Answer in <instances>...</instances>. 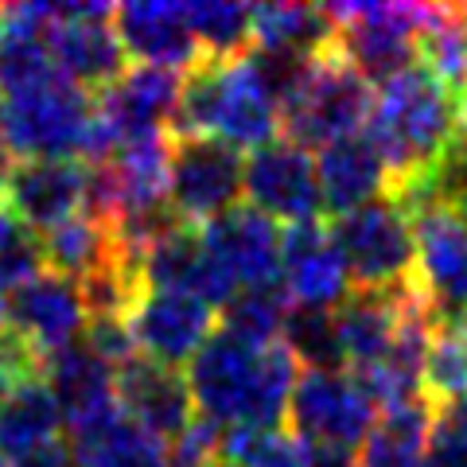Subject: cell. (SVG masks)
Listing matches in <instances>:
<instances>
[{
    "mask_svg": "<svg viewBox=\"0 0 467 467\" xmlns=\"http://www.w3.org/2000/svg\"><path fill=\"white\" fill-rule=\"evenodd\" d=\"M288 308H292V300L285 296L281 285L242 288L223 308V331L250 347H273L285 335Z\"/></svg>",
    "mask_w": 467,
    "mask_h": 467,
    "instance_id": "1f68e13d",
    "label": "cell"
},
{
    "mask_svg": "<svg viewBox=\"0 0 467 467\" xmlns=\"http://www.w3.org/2000/svg\"><path fill=\"white\" fill-rule=\"evenodd\" d=\"M254 47L319 58L335 47V20L319 5H257L254 8Z\"/></svg>",
    "mask_w": 467,
    "mask_h": 467,
    "instance_id": "83f0119b",
    "label": "cell"
},
{
    "mask_svg": "<svg viewBox=\"0 0 467 467\" xmlns=\"http://www.w3.org/2000/svg\"><path fill=\"white\" fill-rule=\"evenodd\" d=\"M140 285L160 292H183V296H195L218 312L238 296V288L214 265V257L207 254L202 234L195 226H175L140 254Z\"/></svg>",
    "mask_w": 467,
    "mask_h": 467,
    "instance_id": "ac0fdd59",
    "label": "cell"
},
{
    "mask_svg": "<svg viewBox=\"0 0 467 467\" xmlns=\"http://www.w3.org/2000/svg\"><path fill=\"white\" fill-rule=\"evenodd\" d=\"M304 467H358V451L327 448V444H304Z\"/></svg>",
    "mask_w": 467,
    "mask_h": 467,
    "instance_id": "74e56055",
    "label": "cell"
},
{
    "mask_svg": "<svg viewBox=\"0 0 467 467\" xmlns=\"http://www.w3.org/2000/svg\"><path fill=\"white\" fill-rule=\"evenodd\" d=\"M463 327H467V316H463Z\"/></svg>",
    "mask_w": 467,
    "mask_h": 467,
    "instance_id": "7bdbcfd3",
    "label": "cell"
},
{
    "mask_svg": "<svg viewBox=\"0 0 467 467\" xmlns=\"http://www.w3.org/2000/svg\"><path fill=\"white\" fill-rule=\"evenodd\" d=\"M183 378L195 401V417L211 420L214 429H273L288 413L296 358L285 343L250 347L218 327L187 362Z\"/></svg>",
    "mask_w": 467,
    "mask_h": 467,
    "instance_id": "6da1fadb",
    "label": "cell"
},
{
    "mask_svg": "<svg viewBox=\"0 0 467 467\" xmlns=\"http://www.w3.org/2000/svg\"><path fill=\"white\" fill-rule=\"evenodd\" d=\"M281 343L288 355L304 362L308 370H347L343 350H339V331H335V312L296 308V304H292Z\"/></svg>",
    "mask_w": 467,
    "mask_h": 467,
    "instance_id": "836d02e7",
    "label": "cell"
},
{
    "mask_svg": "<svg viewBox=\"0 0 467 467\" xmlns=\"http://www.w3.org/2000/svg\"><path fill=\"white\" fill-rule=\"evenodd\" d=\"M281 106L265 94L254 67L238 58H199L183 75L171 117V137H214L230 149L254 152L276 140Z\"/></svg>",
    "mask_w": 467,
    "mask_h": 467,
    "instance_id": "3957f363",
    "label": "cell"
},
{
    "mask_svg": "<svg viewBox=\"0 0 467 467\" xmlns=\"http://www.w3.org/2000/svg\"><path fill=\"white\" fill-rule=\"evenodd\" d=\"M86 187H90L86 160H24L8 180L5 207L27 230L47 234L86 211Z\"/></svg>",
    "mask_w": 467,
    "mask_h": 467,
    "instance_id": "e0dca14e",
    "label": "cell"
},
{
    "mask_svg": "<svg viewBox=\"0 0 467 467\" xmlns=\"http://www.w3.org/2000/svg\"><path fill=\"white\" fill-rule=\"evenodd\" d=\"M51 75L55 67L39 20L27 12V5H5L0 8V98Z\"/></svg>",
    "mask_w": 467,
    "mask_h": 467,
    "instance_id": "f1b7e54d",
    "label": "cell"
},
{
    "mask_svg": "<svg viewBox=\"0 0 467 467\" xmlns=\"http://www.w3.org/2000/svg\"><path fill=\"white\" fill-rule=\"evenodd\" d=\"M70 456H75V467H171L168 444L133 425L121 409L75 425Z\"/></svg>",
    "mask_w": 467,
    "mask_h": 467,
    "instance_id": "d4e9b609",
    "label": "cell"
},
{
    "mask_svg": "<svg viewBox=\"0 0 467 467\" xmlns=\"http://www.w3.org/2000/svg\"><path fill=\"white\" fill-rule=\"evenodd\" d=\"M58 432H63V409L39 374L0 393V456L8 460V467L63 441Z\"/></svg>",
    "mask_w": 467,
    "mask_h": 467,
    "instance_id": "cb8c5ba5",
    "label": "cell"
},
{
    "mask_svg": "<svg viewBox=\"0 0 467 467\" xmlns=\"http://www.w3.org/2000/svg\"><path fill=\"white\" fill-rule=\"evenodd\" d=\"M0 393H5V389H0Z\"/></svg>",
    "mask_w": 467,
    "mask_h": 467,
    "instance_id": "ee69618b",
    "label": "cell"
},
{
    "mask_svg": "<svg viewBox=\"0 0 467 467\" xmlns=\"http://www.w3.org/2000/svg\"><path fill=\"white\" fill-rule=\"evenodd\" d=\"M460 101V129H463V133H467V90L456 98Z\"/></svg>",
    "mask_w": 467,
    "mask_h": 467,
    "instance_id": "60d3db41",
    "label": "cell"
},
{
    "mask_svg": "<svg viewBox=\"0 0 467 467\" xmlns=\"http://www.w3.org/2000/svg\"><path fill=\"white\" fill-rule=\"evenodd\" d=\"M202 58H238L254 47V8L238 0H195L183 5Z\"/></svg>",
    "mask_w": 467,
    "mask_h": 467,
    "instance_id": "4dcf8cb0",
    "label": "cell"
},
{
    "mask_svg": "<svg viewBox=\"0 0 467 467\" xmlns=\"http://www.w3.org/2000/svg\"><path fill=\"white\" fill-rule=\"evenodd\" d=\"M214 308L195 296H183V292L140 288L133 308L125 312V324L133 331L140 358L183 370L199 355V347L214 335Z\"/></svg>",
    "mask_w": 467,
    "mask_h": 467,
    "instance_id": "4fadbf2b",
    "label": "cell"
},
{
    "mask_svg": "<svg viewBox=\"0 0 467 467\" xmlns=\"http://www.w3.org/2000/svg\"><path fill=\"white\" fill-rule=\"evenodd\" d=\"M94 117V94L51 75L0 98V140L27 160H90Z\"/></svg>",
    "mask_w": 467,
    "mask_h": 467,
    "instance_id": "277c9868",
    "label": "cell"
},
{
    "mask_svg": "<svg viewBox=\"0 0 467 467\" xmlns=\"http://www.w3.org/2000/svg\"><path fill=\"white\" fill-rule=\"evenodd\" d=\"M43 265L39 238L36 230H27L8 207H0V300H8V292H16L24 281H32Z\"/></svg>",
    "mask_w": 467,
    "mask_h": 467,
    "instance_id": "d590c367",
    "label": "cell"
},
{
    "mask_svg": "<svg viewBox=\"0 0 467 467\" xmlns=\"http://www.w3.org/2000/svg\"><path fill=\"white\" fill-rule=\"evenodd\" d=\"M5 327L43 362L47 355H55V350L82 339V331H86L82 288L70 281V276H58L51 269L36 273L32 281H24L16 292H8Z\"/></svg>",
    "mask_w": 467,
    "mask_h": 467,
    "instance_id": "5bb4252c",
    "label": "cell"
},
{
    "mask_svg": "<svg viewBox=\"0 0 467 467\" xmlns=\"http://www.w3.org/2000/svg\"><path fill=\"white\" fill-rule=\"evenodd\" d=\"M242 195L245 207L261 211L276 226L316 223L319 211H324L316 160L308 149L292 144L288 137H276L254 149L250 156H242Z\"/></svg>",
    "mask_w": 467,
    "mask_h": 467,
    "instance_id": "8fae6325",
    "label": "cell"
},
{
    "mask_svg": "<svg viewBox=\"0 0 467 467\" xmlns=\"http://www.w3.org/2000/svg\"><path fill=\"white\" fill-rule=\"evenodd\" d=\"M223 460L230 467H304V444L288 429H226Z\"/></svg>",
    "mask_w": 467,
    "mask_h": 467,
    "instance_id": "e575fe53",
    "label": "cell"
},
{
    "mask_svg": "<svg viewBox=\"0 0 467 467\" xmlns=\"http://www.w3.org/2000/svg\"><path fill=\"white\" fill-rule=\"evenodd\" d=\"M413 296L409 288H350V296L335 308V331H339V350H343V367L367 370L378 367L393 339H398L401 316Z\"/></svg>",
    "mask_w": 467,
    "mask_h": 467,
    "instance_id": "44dd1931",
    "label": "cell"
},
{
    "mask_svg": "<svg viewBox=\"0 0 467 467\" xmlns=\"http://www.w3.org/2000/svg\"><path fill=\"white\" fill-rule=\"evenodd\" d=\"M316 180L324 211L343 218L367 202L389 195V168L367 133L343 137L316 152Z\"/></svg>",
    "mask_w": 467,
    "mask_h": 467,
    "instance_id": "7402d4cb",
    "label": "cell"
},
{
    "mask_svg": "<svg viewBox=\"0 0 467 467\" xmlns=\"http://www.w3.org/2000/svg\"><path fill=\"white\" fill-rule=\"evenodd\" d=\"M242 199V152L214 137H171L168 207L183 226H207Z\"/></svg>",
    "mask_w": 467,
    "mask_h": 467,
    "instance_id": "30bf717a",
    "label": "cell"
},
{
    "mask_svg": "<svg viewBox=\"0 0 467 467\" xmlns=\"http://www.w3.org/2000/svg\"><path fill=\"white\" fill-rule=\"evenodd\" d=\"M12 467H75V456H70V444L55 441V444H47V448L32 451V456H27V460L12 463Z\"/></svg>",
    "mask_w": 467,
    "mask_h": 467,
    "instance_id": "f35d334b",
    "label": "cell"
},
{
    "mask_svg": "<svg viewBox=\"0 0 467 467\" xmlns=\"http://www.w3.org/2000/svg\"><path fill=\"white\" fill-rule=\"evenodd\" d=\"M429 467H467V401L436 409Z\"/></svg>",
    "mask_w": 467,
    "mask_h": 467,
    "instance_id": "8d00e7d4",
    "label": "cell"
},
{
    "mask_svg": "<svg viewBox=\"0 0 467 467\" xmlns=\"http://www.w3.org/2000/svg\"><path fill=\"white\" fill-rule=\"evenodd\" d=\"M417 58H425L420 67L441 78L456 98L467 90V24L460 20L456 5H429Z\"/></svg>",
    "mask_w": 467,
    "mask_h": 467,
    "instance_id": "f546056e",
    "label": "cell"
},
{
    "mask_svg": "<svg viewBox=\"0 0 467 467\" xmlns=\"http://www.w3.org/2000/svg\"><path fill=\"white\" fill-rule=\"evenodd\" d=\"M285 417L300 444L358 451L378 420V405L350 370H300Z\"/></svg>",
    "mask_w": 467,
    "mask_h": 467,
    "instance_id": "9c48e42d",
    "label": "cell"
},
{
    "mask_svg": "<svg viewBox=\"0 0 467 467\" xmlns=\"http://www.w3.org/2000/svg\"><path fill=\"white\" fill-rule=\"evenodd\" d=\"M425 398L444 405L467 401V327L460 324H436L429 355H425Z\"/></svg>",
    "mask_w": 467,
    "mask_h": 467,
    "instance_id": "d6a6232c",
    "label": "cell"
},
{
    "mask_svg": "<svg viewBox=\"0 0 467 467\" xmlns=\"http://www.w3.org/2000/svg\"><path fill=\"white\" fill-rule=\"evenodd\" d=\"M214 265L226 273L234 288H265L281 285V242L285 234L276 223H269L261 211L238 202L234 211L218 214L214 223L199 230Z\"/></svg>",
    "mask_w": 467,
    "mask_h": 467,
    "instance_id": "9a60e30c",
    "label": "cell"
},
{
    "mask_svg": "<svg viewBox=\"0 0 467 467\" xmlns=\"http://www.w3.org/2000/svg\"><path fill=\"white\" fill-rule=\"evenodd\" d=\"M374 109V86L358 78L335 47L312 58L308 75L292 90L281 109V129L300 149H327V144L355 137L367 129Z\"/></svg>",
    "mask_w": 467,
    "mask_h": 467,
    "instance_id": "5b68a950",
    "label": "cell"
},
{
    "mask_svg": "<svg viewBox=\"0 0 467 467\" xmlns=\"http://www.w3.org/2000/svg\"><path fill=\"white\" fill-rule=\"evenodd\" d=\"M432 429L436 405L429 398L386 409L358 448V467H429Z\"/></svg>",
    "mask_w": 467,
    "mask_h": 467,
    "instance_id": "484cf974",
    "label": "cell"
},
{
    "mask_svg": "<svg viewBox=\"0 0 467 467\" xmlns=\"http://www.w3.org/2000/svg\"><path fill=\"white\" fill-rule=\"evenodd\" d=\"M207 467H230V463H226L223 456H218V460H214V463H207Z\"/></svg>",
    "mask_w": 467,
    "mask_h": 467,
    "instance_id": "b9f144b4",
    "label": "cell"
},
{
    "mask_svg": "<svg viewBox=\"0 0 467 467\" xmlns=\"http://www.w3.org/2000/svg\"><path fill=\"white\" fill-rule=\"evenodd\" d=\"M117 409L164 444H171L195 420V401L183 370L160 367L140 355L117 370Z\"/></svg>",
    "mask_w": 467,
    "mask_h": 467,
    "instance_id": "d6986e66",
    "label": "cell"
},
{
    "mask_svg": "<svg viewBox=\"0 0 467 467\" xmlns=\"http://www.w3.org/2000/svg\"><path fill=\"white\" fill-rule=\"evenodd\" d=\"M417 269L413 288L429 304L436 324H460L467 316V218L451 211H417Z\"/></svg>",
    "mask_w": 467,
    "mask_h": 467,
    "instance_id": "7c38bea8",
    "label": "cell"
},
{
    "mask_svg": "<svg viewBox=\"0 0 467 467\" xmlns=\"http://www.w3.org/2000/svg\"><path fill=\"white\" fill-rule=\"evenodd\" d=\"M39 378L47 382L51 398L63 409V420L70 425H82V420L117 409V370L101 362L82 339L43 358Z\"/></svg>",
    "mask_w": 467,
    "mask_h": 467,
    "instance_id": "603a6c76",
    "label": "cell"
},
{
    "mask_svg": "<svg viewBox=\"0 0 467 467\" xmlns=\"http://www.w3.org/2000/svg\"><path fill=\"white\" fill-rule=\"evenodd\" d=\"M335 20V55L370 86L413 67L429 5H327Z\"/></svg>",
    "mask_w": 467,
    "mask_h": 467,
    "instance_id": "ba28073f",
    "label": "cell"
},
{
    "mask_svg": "<svg viewBox=\"0 0 467 467\" xmlns=\"http://www.w3.org/2000/svg\"><path fill=\"white\" fill-rule=\"evenodd\" d=\"M27 12L43 27L55 75L75 82L78 90L101 94L129 70L109 5H27Z\"/></svg>",
    "mask_w": 467,
    "mask_h": 467,
    "instance_id": "8992f818",
    "label": "cell"
},
{
    "mask_svg": "<svg viewBox=\"0 0 467 467\" xmlns=\"http://www.w3.org/2000/svg\"><path fill=\"white\" fill-rule=\"evenodd\" d=\"M362 133L389 168V192L420 175L460 137V101L448 86L413 63L378 86L374 109Z\"/></svg>",
    "mask_w": 467,
    "mask_h": 467,
    "instance_id": "7a4b0ae2",
    "label": "cell"
},
{
    "mask_svg": "<svg viewBox=\"0 0 467 467\" xmlns=\"http://www.w3.org/2000/svg\"><path fill=\"white\" fill-rule=\"evenodd\" d=\"M39 254H43V265H47L51 273L70 276V281H86V276L101 273L106 265H113V261L133 257V254L121 250V242H117L109 223H101V218L86 214V211L43 234Z\"/></svg>",
    "mask_w": 467,
    "mask_h": 467,
    "instance_id": "4316f807",
    "label": "cell"
},
{
    "mask_svg": "<svg viewBox=\"0 0 467 467\" xmlns=\"http://www.w3.org/2000/svg\"><path fill=\"white\" fill-rule=\"evenodd\" d=\"M335 245L347 261L355 288H409L417 269V234L413 218L393 195H382L367 207L331 223Z\"/></svg>",
    "mask_w": 467,
    "mask_h": 467,
    "instance_id": "52a82bcc",
    "label": "cell"
},
{
    "mask_svg": "<svg viewBox=\"0 0 467 467\" xmlns=\"http://www.w3.org/2000/svg\"><path fill=\"white\" fill-rule=\"evenodd\" d=\"M113 32L137 67H164L187 75L202 58L183 5H168V0L121 5L113 8Z\"/></svg>",
    "mask_w": 467,
    "mask_h": 467,
    "instance_id": "ffe728a7",
    "label": "cell"
},
{
    "mask_svg": "<svg viewBox=\"0 0 467 467\" xmlns=\"http://www.w3.org/2000/svg\"><path fill=\"white\" fill-rule=\"evenodd\" d=\"M12 171H16V160H12L8 144L0 140V202H5V192H8V180H12Z\"/></svg>",
    "mask_w": 467,
    "mask_h": 467,
    "instance_id": "ab89813d",
    "label": "cell"
},
{
    "mask_svg": "<svg viewBox=\"0 0 467 467\" xmlns=\"http://www.w3.org/2000/svg\"><path fill=\"white\" fill-rule=\"evenodd\" d=\"M281 288L296 308L335 312L350 296V273L327 223L288 226L281 242Z\"/></svg>",
    "mask_w": 467,
    "mask_h": 467,
    "instance_id": "2e32d148",
    "label": "cell"
}]
</instances>
